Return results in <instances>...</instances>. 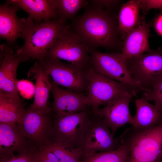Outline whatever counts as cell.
<instances>
[{
  "label": "cell",
  "mask_w": 162,
  "mask_h": 162,
  "mask_svg": "<svg viewBox=\"0 0 162 162\" xmlns=\"http://www.w3.org/2000/svg\"><path fill=\"white\" fill-rule=\"evenodd\" d=\"M85 8L82 14L70 20V28L92 49H122L116 14L90 3Z\"/></svg>",
  "instance_id": "6da1fadb"
},
{
  "label": "cell",
  "mask_w": 162,
  "mask_h": 162,
  "mask_svg": "<svg viewBox=\"0 0 162 162\" xmlns=\"http://www.w3.org/2000/svg\"><path fill=\"white\" fill-rule=\"evenodd\" d=\"M23 26L21 37L23 45L15 54L22 62L32 59L40 61L68 25L59 19L48 20L36 24L29 16L21 18Z\"/></svg>",
  "instance_id": "7a4b0ae2"
},
{
  "label": "cell",
  "mask_w": 162,
  "mask_h": 162,
  "mask_svg": "<svg viewBox=\"0 0 162 162\" xmlns=\"http://www.w3.org/2000/svg\"><path fill=\"white\" fill-rule=\"evenodd\" d=\"M118 138L128 150L129 162H161L162 124L148 129L128 128Z\"/></svg>",
  "instance_id": "3957f363"
},
{
  "label": "cell",
  "mask_w": 162,
  "mask_h": 162,
  "mask_svg": "<svg viewBox=\"0 0 162 162\" xmlns=\"http://www.w3.org/2000/svg\"><path fill=\"white\" fill-rule=\"evenodd\" d=\"M94 114L88 106L83 111L69 115H53L49 141L71 149L80 147L84 134Z\"/></svg>",
  "instance_id": "277c9868"
},
{
  "label": "cell",
  "mask_w": 162,
  "mask_h": 162,
  "mask_svg": "<svg viewBox=\"0 0 162 162\" xmlns=\"http://www.w3.org/2000/svg\"><path fill=\"white\" fill-rule=\"evenodd\" d=\"M53 83L73 91L87 94L90 66H81L62 62L60 60L46 57L37 61Z\"/></svg>",
  "instance_id": "5b68a950"
},
{
  "label": "cell",
  "mask_w": 162,
  "mask_h": 162,
  "mask_svg": "<svg viewBox=\"0 0 162 162\" xmlns=\"http://www.w3.org/2000/svg\"><path fill=\"white\" fill-rule=\"evenodd\" d=\"M89 65L96 72L125 86L136 96L138 93L145 92L133 78L126 60L123 59L121 53H104L92 49Z\"/></svg>",
  "instance_id": "8992f818"
},
{
  "label": "cell",
  "mask_w": 162,
  "mask_h": 162,
  "mask_svg": "<svg viewBox=\"0 0 162 162\" xmlns=\"http://www.w3.org/2000/svg\"><path fill=\"white\" fill-rule=\"evenodd\" d=\"M92 49L68 25L50 48L45 58L64 60L80 66H88Z\"/></svg>",
  "instance_id": "52a82bcc"
},
{
  "label": "cell",
  "mask_w": 162,
  "mask_h": 162,
  "mask_svg": "<svg viewBox=\"0 0 162 162\" xmlns=\"http://www.w3.org/2000/svg\"><path fill=\"white\" fill-rule=\"evenodd\" d=\"M128 68L137 84L149 92L162 80V49L144 53L126 60Z\"/></svg>",
  "instance_id": "ba28073f"
},
{
  "label": "cell",
  "mask_w": 162,
  "mask_h": 162,
  "mask_svg": "<svg viewBox=\"0 0 162 162\" xmlns=\"http://www.w3.org/2000/svg\"><path fill=\"white\" fill-rule=\"evenodd\" d=\"M123 95L136 97L123 84L96 72L90 67L87 102L94 113H97L101 106Z\"/></svg>",
  "instance_id": "9c48e42d"
},
{
  "label": "cell",
  "mask_w": 162,
  "mask_h": 162,
  "mask_svg": "<svg viewBox=\"0 0 162 162\" xmlns=\"http://www.w3.org/2000/svg\"><path fill=\"white\" fill-rule=\"evenodd\" d=\"M52 112L44 113L29 106L26 109L16 122L22 135L38 148L45 146L50 141Z\"/></svg>",
  "instance_id": "30bf717a"
},
{
  "label": "cell",
  "mask_w": 162,
  "mask_h": 162,
  "mask_svg": "<svg viewBox=\"0 0 162 162\" xmlns=\"http://www.w3.org/2000/svg\"><path fill=\"white\" fill-rule=\"evenodd\" d=\"M103 119L94 114L82 138L80 147L83 155L96 152L112 151L121 146Z\"/></svg>",
  "instance_id": "8fae6325"
},
{
  "label": "cell",
  "mask_w": 162,
  "mask_h": 162,
  "mask_svg": "<svg viewBox=\"0 0 162 162\" xmlns=\"http://www.w3.org/2000/svg\"><path fill=\"white\" fill-rule=\"evenodd\" d=\"M133 97L123 95L115 98L102 108H99L96 114L100 116L114 135L120 127L127 124L132 125L133 116L129 109V104Z\"/></svg>",
  "instance_id": "7c38bea8"
},
{
  "label": "cell",
  "mask_w": 162,
  "mask_h": 162,
  "mask_svg": "<svg viewBox=\"0 0 162 162\" xmlns=\"http://www.w3.org/2000/svg\"><path fill=\"white\" fill-rule=\"evenodd\" d=\"M36 148L22 135L16 123H0V162Z\"/></svg>",
  "instance_id": "4fadbf2b"
},
{
  "label": "cell",
  "mask_w": 162,
  "mask_h": 162,
  "mask_svg": "<svg viewBox=\"0 0 162 162\" xmlns=\"http://www.w3.org/2000/svg\"><path fill=\"white\" fill-rule=\"evenodd\" d=\"M51 91L53 99L52 110L54 116H62L74 114L89 106L86 94L62 88L53 82Z\"/></svg>",
  "instance_id": "5bb4252c"
},
{
  "label": "cell",
  "mask_w": 162,
  "mask_h": 162,
  "mask_svg": "<svg viewBox=\"0 0 162 162\" xmlns=\"http://www.w3.org/2000/svg\"><path fill=\"white\" fill-rule=\"evenodd\" d=\"M0 93L19 96L16 88V72L22 62L7 43L0 46Z\"/></svg>",
  "instance_id": "9a60e30c"
},
{
  "label": "cell",
  "mask_w": 162,
  "mask_h": 162,
  "mask_svg": "<svg viewBox=\"0 0 162 162\" xmlns=\"http://www.w3.org/2000/svg\"><path fill=\"white\" fill-rule=\"evenodd\" d=\"M149 26L141 18L137 25L127 35L122 43L121 55L125 60L153 50L148 43Z\"/></svg>",
  "instance_id": "2e32d148"
},
{
  "label": "cell",
  "mask_w": 162,
  "mask_h": 162,
  "mask_svg": "<svg viewBox=\"0 0 162 162\" xmlns=\"http://www.w3.org/2000/svg\"><path fill=\"white\" fill-rule=\"evenodd\" d=\"M28 76L35 79L34 99L29 107L32 109L45 114L52 112V108L48 105L49 93L51 91L52 83L48 75L36 61L29 70Z\"/></svg>",
  "instance_id": "e0dca14e"
},
{
  "label": "cell",
  "mask_w": 162,
  "mask_h": 162,
  "mask_svg": "<svg viewBox=\"0 0 162 162\" xmlns=\"http://www.w3.org/2000/svg\"><path fill=\"white\" fill-rule=\"evenodd\" d=\"M6 3L26 12L36 24L48 20H58L54 0H10Z\"/></svg>",
  "instance_id": "ac0fdd59"
},
{
  "label": "cell",
  "mask_w": 162,
  "mask_h": 162,
  "mask_svg": "<svg viewBox=\"0 0 162 162\" xmlns=\"http://www.w3.org/2000/svg\"><path fill=\"white\" fill-rule=\"evenodd\" d=\"M17 6L5 4L0 6V36L8 44H13L17 39L21 37L23 26L21 18H18Z\"/></svg>",
  "instance_id": "d6986e66"
},
{
  "label": "cell",
  "mask_w": 162,
  "mask_h": 162,
  "mask_svg": "<svg viewBox=\"0 0 162 162\" xmlns=\"http://www.w3.org/2000/svg\"><path fill=\"white\" fill-rule=\"evenodd\" d=\"M136 112L133 116L132 127L148 129L162 124V109L153 105L143 98L135 101Z\"/></svg>",
  "instance_id": "ffe728a7"
},
{
  "label": "cell",
  "mask_w": 162,
  "mask_h": 162,
  "mask_svg": "<svg viewBox=\"0 0 162 162\" xmlns=\"http://www.w3.org/2000/svg\"><path fill=\"white\" fill-rule=\"evenodd\" d=\"M140 0L130 1L121 7L118 20V30L121 40L124 39L140 21Z\"/></svg>",
  "instance_id": "44dd1931"
},
{
  "label": "cell",
  "mask_w": 162,
  "mask_h": 162,
  "mask_svg": "<svg viewBox=\"0 0 162 162\" xmlns=\"http://www.w3.org/2000/svg\"><path fill=\"white\" fill-rule=\"evenodd\" d=\"M26 109L20 96L0 93V123H16Z\"/></svg>",
  "instance_id": "7402d4cb"
},
{
  "label": "cell",
  "mask_w": 162,
  "mask_h": 162,
  "mask_svg": "<svg viewBox=\"0 0 162 162\" xmlns=\"http://www.w3.org/2000/svg\"><path fill=\"white\" fill-rule=\"evenodd\" d=\"M129 158L128 149L121 144L119 148L114 151L82 155L81 162H129Z\"/></svg>",
  "instance_id": "603a6c76"
},
{
  "label": "cell",
  "mask_w": 162,
  "mask_h": 162,
  "mask_svg": "<svg viewBox=\"0 0 162 162\" xmlns=\"http://www.w3.org/2000/svg\"><path fill=\"white\" fill-rule=\"evenodd\" d=\"M59 19L65 22L75 17L77 12L89 4V1L85 0H54Z\"/></svg>",
  "instance_id": "cb8c5ba5"
},
{
  "label": "cell",
  "mask_w": 162,
  "mask_h": 162,
  "mask_svg": "<svg viewBox=\"0 0 162 162\" xmlns=\"http://www.w3.org/2000/svg\"><path fill=\"white\" fill-rule=\"evenodd\" d=\"M44 146L52 152L60 162H81L83 153L80 147L71 149L51 141Z\"/></svg>",
  "instance_id": "d4e9b609"
},
{
  "label": "cell",
  "mask_w": 162,
  "mask_h": 162,
  "mask_svg": "<svg viewBox=\"0 0 162 162\" xmlns=\"http://www.w3.org/2000/svg\"><path fill=\"white\" fill-rule=\"evenodd\" d=\"M148 101H153L157 107L162 109V80L148 92L143 93V97Z\"/></svg>",
  "instance_id": "484cf974"
},
{
  "label": "cell",
  "mask_w": 162,
  "mask_h": 162,
  "mask_svg": "<svg viewBox=\"0 0 162 162\" xmlns=\"http://www.w3.org/2000/svg\"><path fill=\"white\" fill-rule=\"evenodd\" d=\"M16 88L18 92L25 98H30L34 95L35 86L29 81L23 80H17Z\"/></svg>",
  "instance_id": "4316f807"
},
{
  "label": "cell",
  "mask_w": 162,
  "mask_h": 162,
  "mask_svg": "<svg viewBox=\"0 0 162 162\" xmlns=\"http://www.w3.org/2000/svg\"><path fill=\"white\" fill-rule=\"evenodd\" d=\"M35 159L36 162H60L55 155L44 146L37 151Z\"/></svg>",
  "instance_id": "83f0119b"
},
{
  "label": "cell",
  "mask_w": 162,
  "mask_h": 162,
  "mask_svg": "<svg viewBox=\"0 0 162 162\" xmlns=\"http://www.w3.org/2000/svg\"><path fill=\"white\" fill-rule=\"evenodd\" d=\"M38 149L35 148L19 153L2 162H36L35 154Z\"/></svg>",
  "instance_id": "f1b7e54d"
},
{
  "label": "cell",
  "mask_w": 162,
  "mask_h": 162,
  "mask_svg": "<svg viewBox=\"0 0 162 162\" xmlns=\"http://www.w3.org/2000/svg\"><path fill=\"white\" fill-rule=\"evenodd\" d=\"M140 6L142 7L145 12L152 9H162V0H140Z\"/></svg>",
  "instance_id": "f546056e"
},
{
  "label": "cell",
  "mask_w": 162,
  "mask_h": 162,
  "mask_svg": "<svg viewBox=\"0 0 162 162\" xmlns=\"http://www.w3.org/2000/svg\"><path fill=\"white\" fill-rule=\"evenodd\" d=\"M120 1L119 0H98L89 1L90 3L100 6L104 8L112 10V9L118 6Z\"/></svg>",
  "instance_id": "4dcf8cb0"
},
{
  "label": "cell",
  "mask_w": 162,
  "mask_h": 162,
  "mask_svg": "<svg viewBox=\"0 0 162 162\" xmlns=\"http://www.w3.org/2000/svg\"><path fill=\"white\" fill-rule=\"evenodd\" d=\"M155 27L157 32L162 35V15H160L157 19Z\"/></svg>",
  "instance_id": "1f68e13d"
},
{
  "label": "cell",
  "mask_w": 162,
  "mask_h": 162,
  "mask_svg": "<svg viewBox=\"0 0 162 162\" xmlns=\"http://www.w3.org/2000/svg\"><path fill=\"white\" fill-rule=\"evenodd\" d=\"M161 162H162V160H161Z\"/></svg>",
  "instance_id": "d6a6232c"
}]
</instances>
